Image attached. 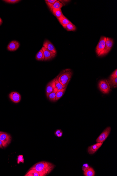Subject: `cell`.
<instances>
[{
	"instance_id": "cell-30",
	"label": "cell",
	"mask_w": 117,
	"mask_h": 176,
	"mask_svg": "<svg viewBox=\"0 0 117 176\" xmlns=\"http://www.w3.org/2000/svg\"><path fill=\"white\" fill-rule=\"evenodd\" d=\"M111 77H117V70H115L114 72L112 73L111 75L110 76Z\"/></svg>"
},
{
	"instance_id": "cell-13",
	"label": "cell",
	"mask_w": 117,
	"mask_h": 176,
	"mask_svg": "<svg viewBox=\"0 0 117 176\" xmlns=\"http://www.w3.org/2000/svg\"><path fill=\"white\" fill-rule=\"evenodd\" d=\"M43 46V47L56 55L57 51L55 47L50 41L47 40L45 41Z\"/></svg>"
},
{
	"instance_id": "cell-2",
	"label": "cell",
	"mask_w": 117,
	"mask_h": 176,
	"mask_svg": "<svg viewBox=\"0 0 117 176\" xmlns=\"http://www.w3.org/2000/svg\"><path fill=\"white\" fill-rule=\"evenodd\" d=\"M72 75L71 70L70 69H66L61 71L57 77L58 81L61 85L67 87L72 77Z\"/></svg>"
},
{
	"instance_id": "cell-25",
	"label": "cell",
	"mask_w": 117,
	"mask_h": 176,
	"mask_svg": "<svg viewBox=\"0 0 117 176\" xmlns=\"http://www.w3.org/2000/svg\"><path fill=\"white\" fill-rule=\"evenodd\" d=\"M46 3L47 4L49 8L53 5L55 2H56L57 0H46L45 1Z\"/></svg>"
},
{
	"instance_id": "cell-24",
	"label": "cell",
	"mask_w": 117,
	"mask_h": 176,
	"mask_svg": "<svg viewBox=\"0 0 117 176\" xmlns=\"http://www.w3.org/2000/svg\"><path fill=\"white\" fill-rule=\"evenodd\" d=\"M55 88H56L58 90L62 89H64L66 88V87H67L64 86V85H61V84L60 83V82L58 81L57 77H56V79H55Z\"/></svg>"
},
{
	"instance_id": "cell-20",
	"label": "cell",
	"mask_w": 117,
	"mask_h": 176,
	"mask_svg": "<svg viewBox=\"0 0 117 176\" xmlns=\"http://www.w3.org/2000/svg\"><path fill=\"white\" fill-rule=\"evenodd\" d=\"M24 176H40L39 173L36 170L33 169H30L27 174Z\"/></svg>"
},
{
	"instance_id": "cell-11",
	"label": "cell",
	"mask_w": 117,
	"mask_h": 176,
	"mask_svg": "<svg viewBox=\"0 0 117 176\" xmlns=\"http://www.w3.org/2000/svg\"><path fill=\"white\" fill-rule=\"evenodd\" d=\"M103 143H97L88 147V151L90 154H93L98 150L102 146Z\"/></svg>"
},
{
	"instance_id": "cell-6",
	"label": "cell",
	"mask_w": 117,
	"mask_h": 176,
	"mask_svg": "<svg viewBox=\"0 0 117 176\" xmlns=\"http://www.w3.org/2000/svg\"><path fill=\"white\" fill-rule=\"evenodd\" d=\"M111 131L110 127H108L101 133L96 140L97 143H103L107 139Z\"/></svg>"
},
{
	"instance_id": "cell-19",
	"label": "cell",
	"mask_w": 117,
	"mask_h": 176,
	"mask_svg": "<svg viewBox=\"0 0 117 176\" xmlns=\"http://www.w3.org/2000/svg\"><path fill=\"white\" fill-rule=\"evenodd\" d=\"M57 91L58 89L55 88L53 91L49 95L48 98L49 99V100L53 102L56 101H55V97H56L57 92Z\"/></svg>"
},
{
	"instance_id": "cell-4",
	"label": "cell",
	"mask_w": 117,
	"mask_h": 176,
	"mask_svg": "<svg viewBox=\"0 0 117 176\" xmlns=\"http://www.w3.org/2000/svg\"><path fill=\"white\" fill-rule=\"evenodd\" d=\"M114 42L113 39L108 37H107L105 47L103 51L98 55V56H103L105 55L110 51L113 47Z\"/></svg>"
},
{
	"instance_id": "cell-12",
	"label": "cell",
	"mask_w": 117,
	"mask_h": 176,
	"mask_svg": "<svg viewBox=\"0 0 117 176\" xmlns=\"http://www.w3.org/2000/svg\"><path fill=\"white\" fill-rule=\"evenodd\" d=\"M20 45V43L17 41H12L7 46V49L11 51H15L19 48Z\"/></svg>"
},
{
	"instance_id": "cell-5",
	"label": "cell",
	"mask_w": 117,
	"mask_h": 176,
	"mask_svg": "<svg viewBox=\"0 0 117 176\" xmlns=\"http://www.w3.org/2000/svg\"><path fill=\"white\" fill-rule=\"evenodd\" d=\"M11 137L7 133L0 132V140L2 143V146L6 147L10 144L11 141Z\"/></svg>"
},
{
	"instance_id": "cell-18",
	"label": "cell",
	"mask_w": 117,
	"mask_h": 176,
	"mask_svg": "<svg viewBox=\"0 0 117 176\" xmlns=\"http://www.w3.org/2000/svg\"><path fill=\"white\" fill-rule=\"evenodd\" d=\"M66 88L63 89H62L58 90L57 91V92L56 97H55V101H57L61 98V97L64 95V93H65Z\"/></svg>"
},
{
	"instance_id": "cell-16",
	"label": "cell",
	"mask_w": 117,
	"mask_h": 176,
	"mask_svg": "<svg viewBox=\"0 0 117 176\" xmlns=\"http://www.w3.org/2000/svg\"><path fill=\"white\" fill-rule=\"evenodd\" d=\"M108 83L110 85V88L117 87V77H110L109 79L107 80Z\"/></svg>"
},
{
	"instance_id": "cell-17",
	"label": "cell",
	"mask_w": 117,
	"mask_h": 176,
	"mask_svg": "<svg viewBox=\"0 0 117 176\" xmlns=\"http://www.w3.org/2000/svg\"><path fill=\"white\" fill-rule=\"evenodd\" d=\"M52 12L53 14L58 19L64 16L62 13L61 9H54L52 10Z\"/></svg>"
},
{
	"instance_id": "cell-23",
	"label": "cell",
	"mask_w": 117,
	"mask_h": 176,
	"mask_svg": "<svg viewBox=\"0 0 117 176\" xmlns=\"http://www.w3.org/2000/svg\"><path fill=\"white\" fill-rule=\"evenodd\" d=\"M64 27L68 31H75L76 29V27L75 26L74 24L72 23L71 22L64 26Z\"/></svg>"
},
{
	"instance_id": "cell-33",
	"label": "cell",
	"mask_w": 117,
	"mask_h": 176,
	"mask_svg": "<svg viewBox=\"0 0 117 176\" xmlns=\"http://www.w3.org/2000/svg\"></svg>"
},
{
	"instance_id": "cell-21",
	"label": "cell",
	"mask_w": 117,
	"mask_h": 176,
	"mask_svg": "<svg viewBox=\"0 0 117 176\" xmlns=\"http://www.w3.org/2000/svg\"><path fill=\"white\" fill-rule=\"evenodd\" d=\"M84 174L85 176H94L95 175V172L93 168L90 167L84 171Z\"/></svg>"
},
{
	"instance_id": "cell-14",
	"label": "cell",
	"mask_w": 117,
	"mask_h": 176,
	"mask_svg": "<svg viewBox=\"0 0 117 176\" xmlns=\"http://www.w3.org/2000/svg\"><path fill=\"white\" fill-rule=\"evenodd\" d=\"M63 6L64 5L62 2H60V1H57L56 2H55L50 7V9L52 11V10L54 9H61Z\"/></svg>"
},
{
	"instance_id": "cell-1",
	"label": "cell",
	"mask_w": 117,
	"mask_h": 176,
	"mask_svg": "<svg viewBox=\"0 0 117 176\" xmlns=\"http://www.w3.org/2000/svg\"><path fill=\"white\" fill-rule=\"evenodd\" d=\"M55 167L53 164L44 161L35 164L30 169L36 170L39 173L40 176H45L51 172Z\"/></svg>"
},
{
	"instance_id": "cell-28",
	"label": "cell",
	"mask_w": 117,
	"mask_h": 176,
	"mask_svg": "<svg viewBox=\"0 0 117 176\" xmlns=\"http://www.w3.org/2000/svg\"><path fill=\"white\" fill-rule=\"evenodd\" d=\"M5 1L6 2L9 3L15 4L19 2L20 1L19 0H6V1Z\"/></svg>"
},
{
	"instance_id": "cell-22",
	"label": "cell",
	"mask_w": 117,
	"mask_h": 176,
	"mask_svg": "<svg viewBox=\"0 0 117 176\" xmlns=\"http://www.w3.org/2000/svg\"><path fill=\"white\" fill-rule=\"evenodd\" d=\"M36 59L37 60L43 61L45 60V57L44 52L42 49L37 53L36 56Z\"/></svg>"
},
{
	"instance_id": "cell-27",
	"label": "cell",
	"mask_w": 117,
	"mask_h": 176,
	"mask_svg": "<svg viewBox=\"0 0 117 176\" xmlns=\"http://www.w3.org/2000/svg\"><path fill=\"white\" fill-rule=\"evenodd\" d=\"M55 135L58 137H61L62 136V131L60 129L57 130L55 132Z\"/></svg>"
},
{
	"instance_id": "cell-15",
	"label": "cell",
	"mask_w": 117,
	"mask_h": 176,
	"mask_svg": "<svg viewBox=\"0 0 117 176\" xmlns=\"http://www.w3.org/2000/svg\"><path fill=\"white\" fill-rule=\"evenodd\" d=\"M58 21L63 27L67 24L70 23L71 22L65 16H63L62 17L58 19Z\"/></svg>"
},
{
	"instance_id": "cell-26",
	"label": "cell",
	"mask_w": 117,
	"mask_h": 176,
	"mask_svg": "<svg viewBox=\"0 0 117 176\" xmlns=\"http://www.w3.org/2000/svg\"><path fill=\"white\" fill-rule=\"evenodd\" d=\"M24 159L23 156V155H19L18 156L17 161V163L18 164H19L21 163H24Z\"/></svg>"
},
{
	"instance_id": "cell-8",
	"label": "cell",
	"mask_w": 117,
	"mask_h": 176,
	"mask_svg": "<svg viewBox=\"0 0 117 176\" xmlns=\"http://www.w3.org/2000/svg\"><path fill=\"white\" fill-rule=\"evenodd\" d=\"M9 97L11 100L14 103H18L21 101V96L19 93L17 92H12L9 94Z\"/></svg>"
},
{
	"instance_id": "cell-32",
	"label": "cell",
	"mask_w": 117,
	"mask_h": 176,
	"mask_svg": "<svg viewBox=\"0 0 117 176\" xmlns=\"http://www.w3.org/2000/svg\"><path fill=\"white\" fill-rule=\"evenodd\" d=\"M2 23V19H1V18H0V25H1V24Z\"/></svg>"
},
{
	"instance_id": "cell-10",
	"label": "cell",
	"mask_w": 117,
	"mask_h": 176,
	"mask_svg": "<svg viewBox=\"0 0 117 176\" xmlns=\"http://www.w3.org/2000/svg\"><path fill=\"white\" fill-rule=\"evenodd\" d=\"M56 79V77H55L47 84L46 88V95L47 98L49 95L53 91L55 88V81Z\"/></svg>"
},
{
	"instance_id": "cell-7",
	"label": "cell",
	"mask_w": 117,
	"mask_h": 176,
	"mask_svg": "<svg viewBox=\"0 0 117 176\" xmlns=\"http://www.w3.org/2000/svg\"><path fill=\"white\" fill-rule=\"evenodd\" d=\"M106 40L107 37H105L102 36L100 38L99 42L96 47V53L98 55L104 50L105 47Z\"/></svg>"
},
{
	"instance_id": "cell-31",
	"label": "cell",
	"mask_w": 117,
	"mask_h": 176,
	"mask_svg": "<svg viewBox=\"0 0 117 176\" xmlns=\"http://www.w3.org/2000/svg\"><path fill=\"white\" fill-rule=\"evenodd\" d=\"M3 147L2 142H1V140H0V148H2Z\"/></svg>"
},
{
	"instance_id": "cell-3",
	"label": "cell",
	"mask_w": 117,
	"mask_h": 176,
	"mask_svg": "<svg viewBox=\"0 0 117 176\" xmlns=\"http://www.w3.org/2000/svg\"><path fill=\"white\" fill-rule=\"evenodd\" d=\"M98 85L101 91L104 94H108L111 91L110 85L107 80L106 79L100 81Z\"/></svg>"
},
{
	"instance_id": "cell-29",
	"label": "cell",
	"mask_w": 117,
	"mask_h": 176,
	"mask_svg": "<svg viewBox=\"0 0 117 176\" xmlns=\"http://www.w3.org/2000/svg\"><path fill=\"white\" fill-rule=\"evenodd\" d=\"M90 167V166L88 163H84L83 165L82 166V171H84L88 169Z\"/></svg>"
},
{
	"instance_id": "cell-9",
	"label": "cell",
	"mask_w": 117,
	"mask_h": 176,
	"mask_svg": "<svg viewBox=\"0 0 117 176\" xmlns=\"http://www.w3.org/2000/svg\"><path fill=\"white\" fill-rule=\"evenodd\" d=\"M44 52L45 60L48 61L50 60L53 59L56 56V54L53 53V52L50 51L44 47H43L41 48Z\"/></svg>"
}]
</instances>
